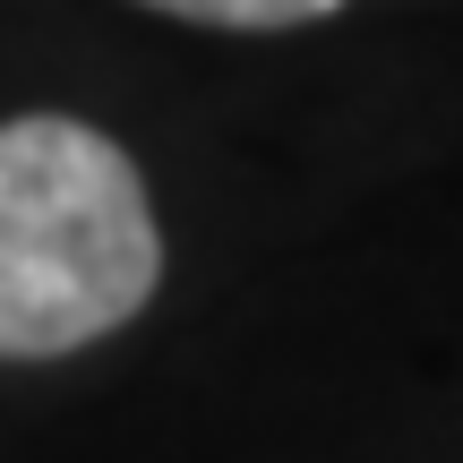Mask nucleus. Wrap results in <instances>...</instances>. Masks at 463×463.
I'll return each instance as SVG.
<instances>
[{"mask_svg": "<svg viewBox=\"0 0 463 463\" xmlns=\"http://www.w3.org/2000/svg\"><path fill=\"white\" fill-rule=\"evenodd\" d=\"M164 283L137 164L69 112L0 120V361L120 335Z\"/></svg>", "mask_w": 463, "mask_h": 463, "instance_id": "nucleus-1", "label": "nucleus"}, {"mask_svg": "<svg viewBox=\"0 0 463 463\" xmlns=\"http://www.w3.org/2000/svg\"><path fill=\"white\" fill-rule=\"evenodd\" d=\"M137 9L189 17V26H232V34H275V26H309L344 0H137Z\"/></svg>", "mask_w": 463, "mask_h": 463, "instance_id": "nucleus-2", "label": "nucleus"}]
</instances>
